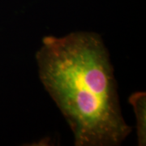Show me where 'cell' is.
<instances>
[{
  "instance_id": "6da1fadb",
  "label": "cell",
  "mask_w": 146,
  "mask_h": 146,
  "mask_svg": "<svg viewBox=\"0 0 146 146\" xmlns=\"http://www.w3.org/2000/svg\"><path fill=\"white\" fill-rule=\"evenodd\" d=\"M41 82L76 146H116L131 132L122 115L107 48L94 33L46 36L36 54Z\"/></svg>"
},
{
  "instance_id": "7a4b0ae2",
  "label": "cell",
  "mask_w": 146,
  "mask_h": 146,
  "mask_svg": "<svg viewBox=\"0 0 146 146\" xmlns=\"http://www.w3.org/2000/svg\"><path fill=\"white\" fill-rule=\"evenodd\" d=\"M145 93L138 92L133 94L129 98V102L133 106L136 119V130L139 145H145L146 124H145Z\"/></svg>"
}]
</instances>
